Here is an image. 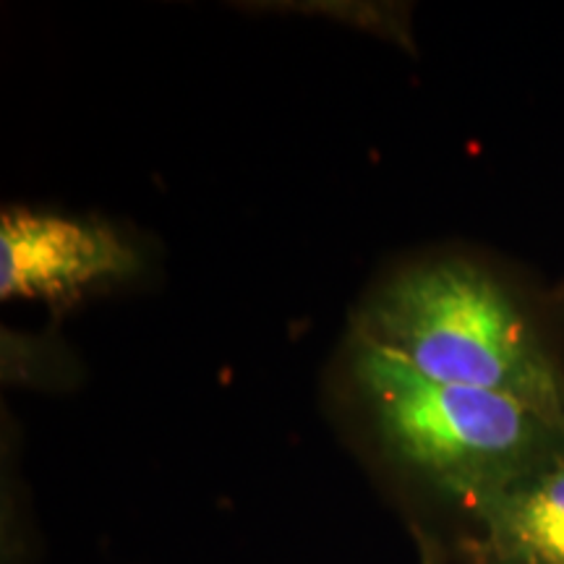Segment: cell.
Masks as SVG:
<instances>
[{
    "label": "cell",
    "mask_w": 564,
    "mask_h": 564,
    "mask_svg": "<svg viewBox=\"0 0 564 564\" xmlns=\"http://www.w3.org/2000/svg\"><path fill=\"white\" fill-rule=\"evenodd\" d=\"M423 564H470L465 556L460 554L457 560H449V556H444L440 552V546L436 544H429V541H423Z\"/></svg>",
    "instance_id": "5b68a950"
},
{
    "label": "cell",
    "mask_w": 564,
    "mask_h": 564,
    "mask_svg": "<svg viewBox=\"0 0 564 564\" xmlns=\"http://www.w3.org/2000/svg\"><path fill=\"white\" fill-rule=\"evenodd\" d=\"M343 390L369 460L411 502L470 520L494 494L564 455V426L502 394L423 377L348 335Z\"/></svg>",
    "instance_id": "6da1fadb"
},
{
    "label": "cell",
    "mask_w": 564,
    "mask_h": 564,
    "mask_svg": "<svg viewBox=\"0 0 564 564\" xmlns=\"http://www.w3.org/2000/svg\"><path fill=\"white\" fill-rule=\"evenodd\" d=\"M137 246L102 217L6 207L0 215V299L63 308L141 272Z\"/></svg>",
    "instance_id": "3957f363"
},
{
    "label": "cell",
    "mask_w": 564,
    "mask_h": 564,
    "mask_svg": "<svg viewBox=\"0 0 564 564\" xmlns=\"http://www.w3.org/2000/svg\"><path fill=\"white\" fill-rule=\"evenodd\" d=\"M423 377L502 394L564 426V356L518 282L468 253H429L379 280L350 333Z\"/></svg>",
    "instance_id": "7a4b0ae2"
},
{
    "label": "cell",
    "mask_w": 564,
    "mask_h": 564,
    "mask_svg": "<svg viewBox=\"0 0 564 564\" xmlns=\"http://www.w3.org/2000/svg\"><path fill=\"white\" fill-rule=\"evenodd\" d=\"M470 525V564H564V455L486 499Z\"/></svg>",
    "instance_id": "277c9868"
}]
</instances>
